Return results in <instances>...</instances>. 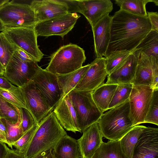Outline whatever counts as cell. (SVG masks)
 Here are the masks:
<instances>
[{
	"label": "cell",
	"instance_id": "cell-42",
	"mask_svg": "<svg viewBox=\"0 0 158 158\" xmlns=\"http://www.w3.org/2000/svg\"><path fill=\"white\" fill-rule=\"evenodd\" d=\"M52 149H50L44 151L35 155L31 158H52Z\"/></svg>",
	"mask_w": 158,
	"mask_h": 158
},
{
	"label": "cell",
	"instance_id": "cell-38",
	"mask_svg": "<svg viewBox=\"0 0 158 158\" xmlns=\"http://www.w3.org/2000/svg\"><path fill=\"white\" fill-rule=\"evenodd\" d=\"M0 88L14 92H20L19 87L13 85L3 75H0Z\"/></svg>",
	"mask_w": 158,
	"mask_h": 158
},
{
	"label": "cell",
	"instance_id": "cell-43",
	"mask_svg": "<svg viewBox=\"0 0 158 158\" xmlns=\"http://www.w3.org/2000/svg\"><path fill=\"white\" fill-rule=\"evenodd\" d=\"M0 131L6 137L8 135V129L5 119L0 118Z\"/></svg>",
	"mask_w": 158,
	"mask_h": 158
},
{
	"label": "cell",
	"instance_id": "cell-25",
	"mask_svg": "<svg viewBox=\"0 0 158 158\" xmlns=\"http://www.w3.org/2000/svg\"><path fill=\"white\" fill-rule=\"evenodd\" d=\"M146 127L143 125H135L120 140L122 151L128 158H132L135 145Z\"/></svg>",
	"mask_w": 158,
	"mask_h": 158
},
{
	"label": "cell",
	"instance_id": "cell-45",
	"mask_svg": "<svg viewBox=\"0 0 158 158\" xmlns=\"http://www.w3.org/2000/svg\"><path fill=\"white\" fill-rule=\"evenodd\" d=\"M0 141L7 144L9 147L10 145L6 140L5 137L0 131Z\"/></svg>",
	"mask_w": 158,
	"mask_h": 158
},
{
	"label": "cell",
	"instance_id": "cell-15",
	"mask_svg": "<svg viewBox=\"0 0 158 158\" xmlns=\"http://www.w3.org/2000/svg\"><path fill=\"white\" fill-rule=\"evenodd\" d=\"M30 5L34 12L36 23L69 12V6L64 0H33Z\"/></svg>",
	"mask_w": 158,
	"mask_h": 158
},
{
	"label": "cell",
	"instance_id": "cell-31",
	"mask_svg": "<svg viewBox=\"0 0 158 158\" xmlns=\"http://www.w3.org/2000/svg\"><path fill=\"white\" fill-rule=\"evenodd\" d=\"M132 86L131 83L118 84L109 106L108 110L128 100Z\"/></svg>",
	"mask_w": 158,
	"mask_h": 158
},
{
	"label": "cell",
	"instance_id": "cell-48",
	"mask_svg": "<svg viewBox=\"0 0 158 158\" xmlns=\"http://www.w3.org/2000/svg\"><path fill=\"white\" fill-rule=\"evenodd\" d=\"M2 26V25L1 22L0 21V30L1 29Z\"/></svg>",
	"mask_w": 158,
	"mask_h": 158
},
{
	"label": "cell",
	"instance_id": "cell-37",
	"mask_svg": "<svg viewBox=\"0 0 158 158\" xmlns=\"http://www.w3.org/2000/svg\"><path fill=\"white\" fill-rule=\"evenodd\" d=\"M18 108L20 116L21 127L24 133L36 123L32 115L27 109Z\"/></svg>",
	"mask_w": 158,
	"mask_h": 158
},
{
	"label": "cell",
	"instance_id": "cell-22",
	"mask_svg": "<svg viewBox=\"0 0 158 158\" xmlns=\"http://www.w3.org/2000/svg\"><path fill=\"white\" fill-rule=\"evenodd\" d=\"M52 153L55 158H82L77 140L67 134L58 143Z\"/></svg>",
	"mask_w": 158,
	"mask_h": 158
},
{
	"label": "cell",
	"instance_id": "cell-3",
	"mask_svg": "<svg viewBox=\"0 0 158 158\" xmlns=\"http://www.w3.org/2000/svg\"><path fill=\"white\" fill-rule=\"evenodd\" d=\"M98 123L101 134L110 140H120L134 127L129 100L109 109Z\"/></svg>",
	"mask_w": 158,
	"mask_h": 158
},
{
	"label": "cell",
	"instance_id": "cell-34",
	"mask_svg": "<svg viewBox=\"0 0 158 158\" xmlns=\"http://www.w3.org/2000/svg\"><path fill=\"white\" fill-rule=\"evenodd\" d=\"M38 127V125L35 124L25 133L19 140L12 144V146L15 148V150L18 153L25 155L28 146Z\"/></svg>",
	"mask_w": 158,
	"mask_h": 158
},
{
	"label": "cell",
	"instance_id": "cell-8",
	"mask_svg": "<svg viewBox=\"0 0 158 158\" xmlns=\"http://www.w3.org/2000/svg\"><path fill=\"white\" fill-rule=\"evenodd\" d=\"M69 6V12L82 14L92 28L101 19L109 15L113 9L110 0H65Z\"/></svg>",
	"mask_w": 158,
	"mask_h": 158
},
{
	"label": "cell",
	"instance_id": "cell-49",
	"mask_svg": "<svg viewBox=\"0 0 158 158\" xmlns=\"http://www.w3.org/2000/svg\"><path fill=\"white\" fill-rule=\"evenodd\" d=\"M52 158H55V157L53 156H52Z\"/></svg>",
	"mask_w": 158,
	"mask_h": 158
},
{
	"label": "cell",
	"instance_id": "cell-33",
	"mask_svg": "<svg viewBox=\"0 0 158 158\" xmlns=\"http://www.w3.org/2000/svg\"><path fill=\"white\" fill-rule=\"evenodd\" d=\"M6 121L8 129V135L6 139L10 145L9 147L13 149L12 144L17 141L24 134L21 125L20 113L18 121L15 123H10L6 120Z\"/></svg>",
	"mask_w": 158,
	"mask_h": 158
},
{
	"label": "cell",
	"instance_id": "cell-16",
	"mask_svg": "<svg viewBox=\"0 0 158 158\" xmlns=\"http://www.w3.org/2000/svg\"><path fill=\"white\" fill-rule=\"evenodd\" d=\"M84 76L74 89L93 91L103 83L108 74L104 57L96 58Z\"/></svg>",
	"mask_w": 158,
	"mask_h": 158
},
{
	"label": "cell",
	"instance_id": "cell-5",
	"mask_svg": "<svg viewBox=\"0 0 158 158\" xmlns=\"http://www.w3.org/2000/svg\"><path fill=\"white\" fill-rule=\"evenodd\" d=\"M92 92L73 89L68 93L77 114L81 133L98 122L103 114L95 103Z\"/></svg>",
	"mask_w": 158,
	"mask_h": 158
},
{
	"label": "cell",
	"instance_id": "cell-19",
	"mask_svg": "<svg viewBox=\"0 0 158 158\" xmlns=\"http://www.w3.org/2000/svg\"><path fill=\"white\" fill-rule=\"evenodd\" d=\"M59 123L66 131L80 132L76 111L68 94L64 96L53 109Z\"/></svg>",
	"mask_w": 158,
	"mask_h": 158
},
{
	"label": "cell",
	"instance_id": "cell-7",
	"mask_svg": "<svg viewBox=\"0 0 158 158\" xmlns=\"http://www.w3.org/2000/svg\"><path fill=\"white\" fill-rule=\"evenodd\" d=\"M0 21L3 27H33L36 21L30 5L9 1L0 7Z\"/></svg>",
	"mask_w": 158,
	"mask_h": 158
},
{
	"label": "cell",
	"instance_id": "cell-46",
	"mask_svg": "<svg viewBox=\"0 0 158 158\" xmlns=\"http://www.w3.org/2000/svg\"><path fill=\"white\" fill-rule=\"evenodd\" d=\"M9 1V0H0V7Z\"/></svg>",
	"mask_w": 158,
	"mask_h": 158
},
{
	"label": "cell",
	"instance_id": "cell-1",
	"mask_svg": "<svg viewBox=\"0 0 158 158\" xmlns=\"http://www.w3.org/2000/svg\"><path fill=\"white\" fill-rule=\"evenodd\" d=\"M151 30L148 16L120 9L112 16L110 41L104 57L115 51H133Z\"/></svg>",
	"mask_w": 158,
	"mask_h": 158
},
{
	"label": "cell",
	"instance_id": "cell-14",
	"mask_svg": "<svg viewBox=\"0 0 158 158\" xmlns=\"http://www.w3.org/2000/svg\"><path fill=\"white\" fill-rule=\"evenodd\" d=\"M131 83L133 85L150 86L153 89L158 88V59L141 52Z\"/></svg>",
	"mask_w": 158,
	"mask_h": 158
},
{
	"label": "cell",
	"instance_id": "cell-23",
	"mask_svg": "<svg viewBox=\"0 0 158 158\" xmlns=\"http://www.w3.org/2000/svg\"><path fill=\"white\" fill-rule=\"evenodd\" d=\"M117 84L103 83L93 91V100L99 109L103 113L108 110Z\"/></svg>",
	"mask_w": 158,
	"mask_h": 158
},
{
	"label": "cell",
	"instance_id": "cell-32",
	"mask_svg": "<svg viewBox=\"0 0 158 158\" xmlns=\"http://www.w3.org/2000/svg\"><path fill=\"white\" fill-rule=\"evenodd\" d=\"M19 114L18 108L0 96V118L15 123L18 121Z\"/></svg>",
	"mask_w": 158,
	"mask_h": 158
},
{
	"label": "cell",
	"instance_id": "cell-29",
	"mask_svg": "<svg viewBox=\"0 0 158 158\" xmlns=\"http://www.w3.org/2000/svg\"><path fill=\"white\" fill-rule=\"evenodd\" d=\"M4 33L0 32V63L4 70L16 50Z\"/></svg>",
	"mask_w": 158,
	"mask_h": 158
},
{
	"label": "cell",
	"instance_id": "cell-9",
	"mask_svg": "<svg viewBox=\"0 0 158 158\" xmlns=\"http://www.w3.org/2000/svg\"><path fill=\"white\" fill-rule=\"evenodd\" d=\"M38 62L22 60L15 51L4 70L3 76L12 84L20 87L33 80L40 68Z\"/></svg>",
	"mask_w": 158,
	"mask_h": 158
},
{
	"label": "cell",
	"instance_id": "cell-39",
	"mask_svg": "<svg viewBox=\"0 0 158 158\" xmlns=\"http://www.w3.org/2000/svg\"><path fill=\"white\" fill-rule=\"evenodd\" d=\"M147 16L152 25V30L158 31V13L157 12H147Z\"/></svg>",
	"mask_w": 158,
	"mask_h": 158
},
{
	"label": "cell",
	"instance_id": "cell-21",
	"mask_svg": "<svg viewBox=\"0 0 158 158\" xmlns=\"http://www.w3.org/2000/svg\"><path fill=\"white\" fill-rule=\"evenodd\" d=\"M82 133V136L77 140L82 158H91L103 142L98 123L91 125Z\"/></svg>",
	"mask_w": 158,
	"mask_h": 158
},
{
	"label": "cell",
	"instance_id": "cell-4",
	"mask_svg": "<svg viewBox=\"0 0 158 158\" xmlns=\"http://www.w3.org/2000/svg\"><path fill=\"white\" fill-rule=\"evenodd\" d=\"M86 59L83 48L70 43L61 46L51 56L45 69L57 75L68 74L82 67Z\"/></svg>",
	"mask_w": 158,
	"mask_h": 158
},
{
	"label": "cell",
	"instance_id": "cell-20",
	"mask_svg": "<svg viewBox=\"0 0 158 158\" xmlns=\"http://www.w3.org/2000/svg\"><path fill=\"white\" fill-rule=\"evenodd\" d=\"M112 17L109 15L105 16L92 28L96 58L105 56L110 41Z\"/></svg>",
	"mask_w": 158,
	"mask_h": 158
},
{
	"label": "cell",
	"instance_id": "cell-30",
	"mask_svg": "<svg viewBox=\"0 0 158 158\" xmlns=\"http://www.w3.org/2000/svg\"><path fill=\"white\" fill-rule=\"evenodd\" d=\"M133 51L127 50L115 51L105 57L106 68L108 75L125 61Z\"/></svg>",
	"mask_w": 158,
	"mask_h": 158
},
{
	"label": "cell",
	"instance_id": "cell-40",
	"mask_svg": "<svg viewBox=\"0 0 158 158\" xmlns=\"http://www.w3.org/2000/svg\"><path fill=\"white\" fill-rule=\"evenodd\" d=\"M16 51L19 57L23 61L27 62L36 61L25 51L19 48L16 47Z\"/></svg>",
	"mask_w": 158,
	"mask_h": 158
},
{
	"label": "cell",
	"instance_id": "cell-2",
	"mask_svg": "<svg viewBox=\"0 0 158 158\" xmlns=\"http://www.w3.org/2000/svg\"><path fill=\"white\" fill-rule=\"evenodd\" d=\"M38 125L25 154L26 158H31L50 149L53 150L67 134L52 111Z\"/></svg>",
	"mask_w": 158,
	"mask_h": 158
},
{
	"label": "cell",
	"instance_id": "cell-13",
	"mask_svg": "<svg viewBox=\"0 0 158 158\" xmlns=\"http://www.w3.org/2000/svg\"><path fill=\"white\" fill-rule=\"evenodd\" d=\"M32 80L49 105L54 108L64 95L57 75L40 67Z\"/></svg>",
	"mask_w": 158,
	"mask_h": 158
},
{
	"label": "cell",
	"instance_id": "cell-10",
	"mask_svg": "<svg viewBox=\"0 0 158 158\" xmlns=\"http://www.w3.org/2000/svg\"><path fill=\"white\" fill-rule=\"evenodd\" d=\"M80 16L77 13L69 12L60 16L37 22L33 28L37 37L57 35L63 38L73 28Z\"/></svg>",
	"mask_w": 158,
	"mask_h": 158
},
{
	"label": "cell",
	"instance_id": "cell-26",
	"mask_svg": "<svg viewBox=\"0 0 158 158\" xmlns=\"http://www.w3.org/2000/svg\"><path fill=\"white\" fill-rule=\"evenodd\" d=\"M91 158H128L123 152L120 140L103 142Z\"/></svg>",
	"mask_w": 158,
	"mask_h": 158
},
{
	"label": "cell",
	"instance_id": "cell-44",
	"mask_svg": "<svg viewBox=\"0 0 158 158\" xmlns=\"http://www.w3.org/2000/svg\"><path fill=\"white\" fill-rule=\"evenodd\" d=\"M9 148L5 143L0 141V158H4Z\"/></svg>",
	"mask_w": 158,
	"mask_h": 158
},
{
	"label": "cell",
	"instance_id": "cell-27",
	"mask_svg": "<svg viewBox=\"0 0 158 158\" xmlns=\"http://www.w3.org/2000/svg\"><path fill=\"white\" fill-rule=\"evenodd\" d=\"M158 5L157 0H115L120 9L131 14L141 16H147L146 6L149 2Z\"/></svg>",
	"mask_w": 158,
	"mask_h": 158
},
{
	"label": "cell",
	"instance_id": "cell-47",
	"mask_svg": "<svg viewBox=\"0 0 158 158\" xmlns=\"http://www.w3.org/2000/svg\"><path fill=\"white\" fill-rule=\"evenodd\" d=\"M4 69L0 63V75H3Z\"/></svg>",
	"mask_w": 158,
	"mask_h": 158
},
{
	"label": "cell",
	"instance_id": "cell-18",
	"mask_svg": "<svg viewBox=\"0 0 158 158\" xmlns=\"http://www.w3.org/2000/svg\"><path fill=\"white\" fill-rule=\"evenodd\" d=\"M132 158H158V129L146 127L135 145Z\"/></svg>",
	"mask_w": 158,
	"mask_h": 158
},
{
	"label": "cell",
	"instance_id": "cell-24",
	"mask_svg": "<svg viewBox=\"0 0 158 158\" xmlns=\"http://www.w3.org/2000/svg\"><path fill=\"white\" fill-rule=\"evenodd\" d=\"M90 65V63L88 64L69 74L57 75L58 81L63 91V96L67 94L75 88L84 77Z\"/></svg>",
	"mask_w": 158,
	"mask_h": 158
},
{
	"label": "cell",
	"instance_id": "cell-41",
	"mask_svg": "<svg viewBox=\"0 0 158 158\" xmlns=\"http://www.w3.org/2000/svg\"><path fill=\"white\" fill-rule=\"evenodd\" d=\"M4 158H26L25 154L18 153L15 149H9Z\"/></svg>",
	"mask_w": 158,
	"mask_h": 158
},
{
	"label": "cell",
	"instance_id": "cell-11",
	"mask_svg": "<svg viewBox=\"0 0 158 158\" xmlns=\"http://www.w3.org/2000/svg\"><path fill=\"white\" fill-rule=\"evenodd\" d=\"M19 88L27 109L39 124L54 108L49 105L32 80Z\"/></svg>",
	"mask_w": 158,
	"mask_h": 158
},
{
	"label": "cell",
	"instance_id": "cell-17",
	"mask_svg": "<svg viewBox=\"0 0 158 158\" xmlns=\"http://www.w3.org/2000/svg\"><path fill=\"white\" fill-rule=\"evenodd\" d=\"M141 50L135 49L123 64L108 75L107 84L131 83L135 73Z\"/></svg>",
	"mask_w": 158,
	"mask_h": 158
},
{
	"label": "cell",
	"instance_id": "cell-28",
	"mask_svg": "<svg viewBox=\"0 0 158 158\" xmlns=\"http://www.w3.org/2000/svg\"><path fill=\"white\" fill-rule=\"evenodd\" d=\"M136 48L140 49L148 56L158 59V31L151 30Z\"/></svg>",
	"mask_w": 158,
	"mask_h": 158
},
{
	"label": "cell",
	"instance_id": "cell-12",
	"mask_svg": "<svg viewBox=\"0 0 158 158\" xmlns=\"http://www.w3.org/2000/svg\"><path fill=\"white\" fill-rule=\"evenodd\" d=\"M153 91L150 86L133 85L128 100L130 116L134 126L144 123Z\"/></svg>",
	"mask_w": 158,
	"mask_h": 158
},
{
	"label": "cell",
	"instance_id": "cell-35",
	"mask_svg": "<svg viewBox=\"0 0 158 158\" xmlns=\"http://www.w3.org/2000/svg\"><path fill=\"white\" fill-rule=\"evenodd\" d=\"M144 123L158 125V89H153L151 103Z\"/></svg>",
	"mask_w": 158,
	"mask_h": 158
},
{
	"label": "cell",
	"instance_id": "cell-6",
	"mask_svg": "<svg viewBox=\"0 0 158 158\" xmlns=\"http://www.w3.org/2000/svg\"><path fill=\"white\" fill-rule=\"evenodd\" d=\"M1 32L15 47L25 51L38 62L43 58L44 54L39 48L37 37L33 27H4Z\"/></svg>",
	"mask_w": 158,
	"mask_h": 158
},
{
	"label": "cell",
	"instance_id": "cell-36",
	"mask_svg": "<svg viewBox=\"0 0 158 158\" xmlns=\"http://www.w3.org/2000/svg\"><path fill=\"white\" fill-rule=\"evenodd\" d=\"M0 96L18 108L27 109L21 91L14 92L0 88Z\"/></svg>",
	"mask_w": 158,
	"mask_h": 158
}]
</instances>
